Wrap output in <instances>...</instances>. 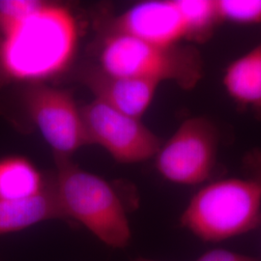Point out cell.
Returning a JSON list of instances; mask_svg holds the SVG:
<instances>
[{
	"label": "cell",
	"instance_id": "obj_1",
	"mask_svg": "<svg viewBox=\"0 0 261 261\" xmlns=\"http://www.w3.org/2000/svg\"><path fill=\"white\" fill-rule=\"evenodd\" d=\"M76 27L64 6L46 3L17 25L0 34V88L36 84L57 75L71 61Z\"/></svg>",
	"mask_w": 261,
	"mask_h": 261
},
{
	"label": "cell",
	"instance_id": "obj_2",
	"mask_svg": "<svg viewBox=\"0 0 261 261\" xmlns=\"http://www.w3.org/2000/svg\"><path fill=\"white\" fill-rule=\"evenodd\" d=\"M180 222L204 242L248 233L261 224V186L250 178L209 183L191 198Z\"/></svg>",
	"mask_w": 261,
	"mask_h": 261
},
{
	"label": "cell",
	"instance_id": "obj_3",
	"mask_svg": "<svg viewBox=\"0 0 261 261\" xmlns=\"http://www.w3.org/2000/svg\"><path fill=\"white\" fill-rule=\"evenodd\" d=\"M56 189L67 219H73L106 245L124 248L130 242V224L123 201L113 187L101 177L56 158Z\"/></svg>",
	"mask_w": 261,
	"mask_h": 261
},
{
	"label": "cell",
	"instance_id": "obj_4",
	"mask_svg": "<svg viewBox=\"0 0 261 261\" xmlns=\"http://www.w3.org/2000/svg\"><path fill=\"white\" fill-rule=\"evenodd\" d=\"M100 54V69L117 76L171 82L194 89L203 76V59L193 45L161 46L123 34H108Z\"/></svg>",
	"mask_w": 261,
	"mask_h": 261
},
{
	"label": "cell",
	"instance_id": "obj_5",
	"mask_svg": "<svg viewBox=\"0 0 261 261\" xmlns=\"http://www.w3.org/2000/svg\"><path fill=\"white\" fill-rule=\"evenodd\" d=\"M219 133L205 117L183 122L156 154L159 173L169 182L194 186L209 180L214 171Z\"/></svg>",
	"mask_w": 261,
	"mask_h": 261
},
{
	"label": "cell",
	"instance_id": "obj_6",
	"mask_svg": "<svg viewBox=\"0 0 261 261\" xmlns=\"http://www.w3.org/2000/svg\"><path fill=\"white\" fill-rule=\"evenodd\" d=\"M20 97L28 117L54 150L56 158H69L89 144L81 110L69 92L36 83L28 84Z\"/></svg>",
	"mask_w": 261,
	"mask_h": 261
},
{
	"label": "cell",
	"instance_id": "obj_7",
	"mask_svg": "<svg viewBox=\"0 0 261 261\" xmlns=\"http://www.w3.org/2000/svg\"><path fill=\"white\" fill-rule=\"evenodd\" d=\"M81 113L89 144L96 143L114 160L133 164L155 157L161 140L140 119L114 110L100 100L87 103Z\"/></svg>",
	"mask_w": 261,
	"mask_h": 261
},
{
	"label": "cell",
	"instance_id": "obj_8",
	"mask_svg": "<svg viewBox=\"0 0 261 261\" xmlns=\"http://www.w3.org/2000/svg\"><path fill=\"white\" fill-rule=\"evenodd\" d=\"M109 34H123L151 44L171 46L186 39L187 31L176 0H149L135 4L113 19Z\"/></svg>",
	"mask_w": 261,
	"mask_h": 261
},
{
	"label": "cell",
	"instance_id": "obj_9",
	"mask_svg": "<svg viewBox=\"0 0 261 261\" xmlns=\"http://www.w3.org/2000/svg\"><path fill=\"white\" fill-rule=\"evenodd\" d=\"M83 83L97 100L137 119L149 108L160 84L146 79L110 75L100 68L86 70Z\"/></svg>",
	"mask_w": 261,
	"mask_h": 261
},
{
	"label": "cell",
	"instance_id": "obj_10",
	"mask_svg": "<svg viewBox=\"0 0 261 261\" xmlns=\"http://www.w3.org/2000/svg\"><path fill=\"white\" fill-rule=\"evenodd\" d=\"M56 219H67L57 194L56 179L47 180L46 186L34 196L0 200V235Z\"/></svg>",
	"mask_w": 261,
	"mask_h": 261
},
{
	"label": "cell",
	"instance_id": "obj_11",
	"mask_svg": "<svg viewBox=\"0 0 261 261\" xmlns=\"http://www.w3.org/2000/svg\"><path fill=\"white\" fill-rule=\"evenodd\" d=\"M223 84L237 105L261 110V40L250 51L227 66Z\"/></svg>",
	"mask_w": 261,
	"mask_h": 261
},
{
	"label": "cell",
	"instance_id": "obj_12",
	"mask_svg": "<svg viewBox=\"0 0 261 261\" xmlns=\"http://www.w3.org/2000/svg\"><path fill=\"white\" fill-rule=\"evenodd\" d=\"M47 180L28 159L19 156L0 158V200H15L34 196Z\"/></svg>",
	"mask_w": 261,
	"mask_h": 261
},
{
	"label": "cell",
	"instance_id": "obj_13",
	"mask_svg": "<svg viewBox=\"0 0 261 261\" xmlns=\"http://www.w3.org/2000/svg\"><path fill=\"white\" fill-rule=\"evenodd\" d=\"M186 27V40L203 43L221 23L214 0H176Z\"/></svg>",
	"mask_w": 261,
	"mask_h": 261
},
{
	"label": "cell",
	"instance_id": "obj_14",
	"mask_svg": "<svg viewBox=\"0 0 261 261\" xmlns=\"http://www.w3.org/2000/svg\"><path fill=\"white\" fill-rule=\"evenodd\" d=\"M221 22L261 23V0H214Z\"/></svg>",
	"mask_w": 261,
	"mask_h": 261
},
{
	"label": "cell",
	"instance_id": "obj_15",
	"mask_svg": "<svg viewBox=\"0 0 261 261\" xmlns=\"http://www.w3.org/2000/svg\"><path fill=\"white\" fill-rule=\"evenodd\" d=\"M37 0H1L0 1V34L6 32L28 18L43 4Z\"/></svg>",
	"mask_w": 261,
	"mask_h": 261
},
{
	"label": "cell",
	"instance_id": "obj_16",
	"mask_svg": "<svg viewBox=\"0 0 261 261\" xmlns=\"http://www.w3.org/2000/svg\"><path fill=\"white\" fill-rule=\"evenodd\" d=\"M196 261H260V259L224 249H215L206 252Z\"/></svg>",
	"mask_w": 261,
	"mask_h": 261
},
{
	"label": "cell",
	"instance_id": "obj_17",
	"mask_svg": "<svg viewBox=\"0 0 261 261\" xmlns=\"http://www.w3.org/2000/svg\"><path fill=\"white\" fill-rule=\"evenodd\" d=\"M244 168L250 179L261 186V151L252 150L244 158Z\"/></svg>",
	"mask_w": 261,
	"mask_h": 261
},
{
	"label": "cell",
	"instance_id": "obj_18",
	"mask_svg": "<svg viewBox=\"0 0 261 261\" xmlns=\"http://www.w3.org/2000/svg\"><path fill=\"white\" fill-rule=\"evenodd\" d=\"M133 261H156L152 260V259H147V258H143V257H139V258H136Z\"/></svg>",
	"mask_w": 261,
	"mask_h": 261
}]
</instances>
